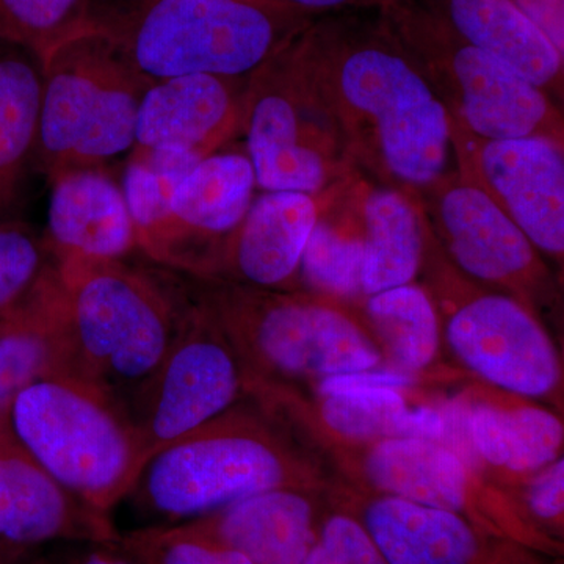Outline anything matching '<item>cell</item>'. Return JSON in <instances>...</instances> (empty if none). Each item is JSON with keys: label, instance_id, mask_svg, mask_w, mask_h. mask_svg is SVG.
Segmentation results:
<instances>
[{"label": "cell", "instance_id": "1", "mask_svg": "<svg viewBox=\"0 0 564 564\" xmlns=\"http://www.w3.org/2000/svg\"><path fill=\"white\" fill-rule=\"evenodd\" d=\"M315 18L296 55L333 111L352 165L419 193L447 173L451 118L413 55L373 10Z\"/></svg>", "mask_w": 564, "mask_h": 564}, {"label": "cell", "instance_id": "2", "mask_svg": "<svg viewBox=\"0 0 564 564\" xmlns=\"http://www.w3.org/2000/svg\"><path fill=\"white\" fill-rule=\"evenodd\" d=\"M55 256L77 375L129 414L176 336L187 285L124 261Z\"/></svg>", "mask_w": 564, "mask_h": 564}, {"label": "cell", "instance_id": "3", "mask_svg": "<svg viewBox=\"0 0 564 564\" xmlns=\"http://www.w3.org/2000/svg\"><path fill=\"white\" fill-rule=\"evenodd\" d=\"M314 20L278 0H137L98 18L148 85L193 74L247 79Z\"/></svg>", "mask_w": 564, "mask_h": 564}, {"label": "cell", "instance_id": "4", "mask_svg": "<svg viewBox=\"0 0 564 564\" xmlns=\"http://www.w3.org/2000/svg\"><path fill=\"white\" fill-rule=\"evenodd\" d=\"M10 423L29 454L99 513L110 516L143 470L131 415L79 375L29 386L11 404Z\"/></svg>", "mask_w": 564, "mask_h": 564}, {"label": "cell", "instance_id": "5", "mask_svg": "<svg viewBox=\"0 0 564 564\" xmlns=\"http://www.w3.org/2000/svg\"><path fill=\"white\" fill-rule=\"evenodd\" d=\"M35 159L51 182L99 169L133 147L141 98L151 87L96 22L41 63Z\"/></svg>", "mask_w": 564, "mask_h": 564}, {"label": "cell", "instance_id": "6", "mask_svg": "<svg viewBox=\"0 0 564 564\" xmlns=\"http://www.w3.org/2000/svg\"><path fill=\"white\" fill-rule=\"evenodd\" d=\"M378 13L421 66L448 118L481 139L564 143L554 99L521 74L478 50L419 0H381Z\"/></svg>", "mask_w": 564, "mask_h": 564}, {"label": "cell", "instance_id": "7", "mask_svg": "<svg viewBox=\"0 0 564 564\" xmlns=\"http://www.w3.org/2000/svg\"><path fill=\"white\" fill-rule=\"evenodd\" d=\"M195 280L188 285L193 296L258 369L325 380L380 366L377 345L336 304L236 282Z\"/></svg>", "mask_w": 564, "mask_h": 564}, {"label": "cell", "instance_id": "8", "mask_svg": "<svg viewBox=\"0 0 564 564\" xmlns=\"http://www.w3.org/2000/svg\"><path fill=\"white\" fill-rule=\"evenodd\" d=\"M295 475L291 454L265 426L229 410L152 456L129 496L174 524L295 486Z\"/></svg>", "mask_w": 564, "mask_h": 564}, {"label": "cell", "instance_id": "9", "mask_svg": "<svg viewBox=\"0 0 564 564\" xmlns=\"http://www.w3.org/2000/svg\"><path fill=\"white\" fill-rule=\"evenodd\" d=\"M293 40L248 77L240 132L259 188L317 195L356 166Z\"/></svg>", "mask_w": 564, "mask_h": 564}, {"label": "cell", "instance_id": "10", "mask_svg": "<svg viewBox=\"0 0 564 564\" xmlns=\"http://www.w3.org/2000/svg\"><path fill=\"white\" fill-rule=\"evenodd\" d=\"M422 267L447 307L448 344L474 373L518 395L544 397L554 391L562 369L541 323L508 293L474 291L445 261L426 217Z\"/></svg>", "mask_w": 564, "mask_h": 564}, {"label": "cell", "instance_id": "11", "mask_svg": "<svg viewBox=\"0 0 564 564\" xmlns=\"http://www.w3.org/2000/svg\"><path fill=\"white\" fill-rule=\"evenodd\" d=\"M245 381L239 352L187 285L170 350L129 411L143 469L163 448L232 410Z\"/></svg>", "mask_w": 564, "mask_h": 564}, {"label": "cell", "instance_id": "12", "mask_svg": "<svg viewBox=\"0 0 564 564\" xmlns=\"http://www.w3.org/2000/svg\"><path fill=\"white\" fill-rule=\"evenodd\" d=\"M452 154L462 180L480 188L538 251L564 252V143L481 139L451 120Z\"/></svg>", "mask_w": 564, "mask_h": 564}, {"label": "cell", "instance_id": "13", "mask_svg": "<svg viewBox=\"0 0 564 564\" xmlns=\"http://www.w3.org/2000/svg\"><path fill=\"white\" fill-rule=\"evenodd\" d=\"M415 196L456 269L507 289L524 306L543 288L540 252L480 188L447 172Z\"/></svg>", "mask_w": 564, "mask_h": 564}, {"label": "cell", "instance_id": "14", "mask_svg": "<svg viewBox=\"0 0 564 564\" xmlns=\"http://www.w3.org/2000/svg\"><path fill=\"white\" fill-rule=\"evenodd\" d=\"M254 170L242 152H215L182 177L169 215L139 248L152 261L209 276L223 245L254 199Z\"/></svg>", "mask_w": 564, "mask_h": 564}, {"label": "cell", "instance_id": "15", "mask_svg": "<svg viewBox=\"0 0 564 564\" xmlns=\"http://www.w3.org/2000/svg\"><path fill=\"white\" fill-rule=\"evenodd\" d=\"M109 514L77 499L24 447L0 414V544L40 551L47 544L117 543Z\"/></svg>", "mask_w": 564, "mask_h": 564}, {"label": "cell", "instance_id": "16", "mask_svg": "<svg viewBox=\"0 0 564 564\" xmlns=\"http://www.w3.org/2000/svg\"><path fill=\"white\" fill-rule=\"evenodd\" d=\"M243 77H172L141 98L133 151L173 150L196 161L221 150L242 128Z\"/></svg>", "mask_w": 564, "mask_h": 564}, {"label": "cell", "instance_id": "17", "mask_svg": "<svg viewBox=\"0 0 564 564\" xmlns=\"http://www.w3.org/2000/svg\"><path fill=\"white\" fill-rule=\"evenodd\" d=\"M322 193L265 192L252 199L209 276L263 291H281L299 274L307 239L322 209ZM202 280V278H199Z\"/></svg>", "mask_w": 564, "mask_h": 564}, {"label": "cell", "instance_id": "18", "mask_svg": "<svg viewBox=\"0 0 564 564\" xmlns=\"http://www.w3.org/2000/svg\"><path fill=\"white\" fill-rule=\"evenodd\" d=\"M77 375L57 263L20 306L0 317V414L29 386L54 375Z\"/></svg>", "mask_w": 564, "mask_h": 564}, {"label": "cell", "instance_id": "19", "mask_svg": "<svg viewBox=\"0 0 564 564\" xmlns=\"http://www.w3.org/2000/svg\"><path fill=\"white\" fill-rule=\"evenodd\" d=\"M51 184L46 239L54 252L122 261L139 248L121 187L104 166L63 173Z\"/></svg>", "mask_w": 564, "mask_h": 564}, {"label": "cell", "instance_id": "20", "mask_svg": "<svg viewBox=\"0 0 564 564\" xmlns=\"http://www.w3.org/2000/svg\"><path fill=\"white\" fill-rule=\"evenodd\" d=\"M419 2L464 41L510 66L551 98H562L564 54L513 0Z\"/></svg>", "mask_w": 564, "mask_h": 564}, {"label": "cell", "instance_id": "21", "mask_svg": "<svg viewBox=\"0 0 564 564\" xmlns=\"http://www.w3.org/2000/svg\"><path fill=\"white\" fill-rule=\"evenodd\" d=\"M185 522L254 564H303L317 536L313 503L295 486L252 494Z\"/></svg>", "mask_w": 564, "mask_h": 564}, {"label": "cell", "instance_id": "22", "mask_svg": "<svg viewBox=\"0 0 564 564\" xmlns=\"http://www.w3.org/2000/svg\"><path fill=\"white\" fill-rule=\"evenodd\" d=\"M367 181L352 172L322 192V209L304 247L299 274L304 284L332 300L362 295L364 195Z\"/></svg>", "mask_w": 564, "mask_h": 564}, {"label": "cell", "instance_id": "23", "mask_svg": "<svg viewBox=\"0 0 564 564\" xmlns=\"http://www.w3.org/2000/svg\"><path fill=\"white\" fill-rule=\"evenodd\" d=\"M364 527L388 564H474L480 540L456 511L384 496L364 514Z\"/></svg>", "mask_w": 564, "mask_h": 564}, {"label": "cell", "instance_id": "24", "mask_svg": "<svg viewBox=\"0 0 564 564\" xmlns=\"http://www.w3.org/2000/svg\"><path fill=\"white\" fill-rule=\"evenodd\" d=\"M362 295L410 284L422 270L425 215L415 193L367 181Z\"/></svg>", "mask_w": 564, "mask_h": 564}, {"label": "cell", "instance_id": "25", "mask_svg": "<svg viewBox=\"0 0 564 564\" xmlns=\"http://www.w3.org/2000/svg\"><path fill=\"white\" fill-rule=\"evenodd\" d=\"M366 473L386 496L456 513L469 502L466 463L454 451L433 441H380L367 456Z\"/></svg>", "mask_w": 564, "mask_h": 564}, {"label": "cell", "instance_id": "26", "mask_svg": "<svg viewBox=\"0 0 564 564\" xmlns=\"http://www.w3.org/2000/svg\"><path fill=\"white\" fill-rule=\"evenodd\" d=\"M0 50V221L9 220L39 140L41 68L28 52Z\"/></svg>", "mask_w": 564, "mask_h": 564}, {"label": "cell", "instance_id": "27", "mask_svg": "<svg viewBox=\"0 0 564 564\" xmlns=\"http://www.w3.org/2000/svg\"><path fill=\"white\" fill-rule=\"evenodd\" d=\"M470 444L478 458L511 473L543 469L558 458L564 430L556 415L543 408L470 406Z\"/></svg>", "mask_w": 564, "mask_h": 564}, {"label": "cell", "instance_id": "28", "mask_svg": "<svg viewBox=\"0 0 564 564\" xmlns=\"http://www.w3.org/2000/svg\"><path fill=\"white\" fill-rule=\"evenodd\" d=\"M366 317L397 366L417 372L440 348V317L426 289L410 282L367 296Z\"/></svg>", "mask_w": 564, "mask_h": 564}, {"label": "cell", "instance_id": "29", "mask_svg": "<svg viewBox=\"0 0 564 564\" xmlns=\"http://www.w3.org/2000/svg\"><path fill=\"white\" fill-rule=\"evenodd\" d=\"M98 22L91 0H0V41L43 63Z\"/></svg>", "mask_w": 564, "mask_h": 564}, {"label": "cell", "instance_id": "30", "mask_svg": "<svg viewBox=\"0 0 564 564\" xmlns=\"http://www.w3.org/2000/svg\"><path fill=\"white\" fill-rule=\"evenodd\" d=\"M413 408L391 388L352 389L329 393L322 417L340 436L355 441L393 440L413 434Z\"/></svg>", "mask_w": 564, "mask_h": 564}, {"label": "cell", "instance_id": "31", "mask_svg": "<svg viewBox=\"0 0 564 564\" xmlns=\"http://www.w3.org/2000/svg\"><path fill=\"white\" fill-rule=\"evenodd\" d=\"M117 544L135 564H254L188 522L133 530Z\"/></svg>", "mask_w": 564, "mask_h": 564}, {"label": "cell", "instance_id": "32", "mask_svg": "<svg viewBox=\"0 0 564 564\" xmlns=\"http://www.w3.org/2000/svg\"><path fill=\"white\" fill-rule=\"evenodd\" d=\"M55 263L46 237L24 223L0 221V317L29 299Z\"/></svg>", "mask_w": 564, "mask_h": 564}, {"label": "cell", "instance_id": "33", "mask_svg": "<svg viewBox=\"0 0 564 564\" xmlns=\"http://www.w3.org/2000/svg\"><path fill=\"white\" fill-rule=\"evenodd\" d=\"M181 180L139 159L129 158L121 191L131 215L137 245L165 220L173 193Z\"/></svg>", "mask_w": 564, "mask_h": 564}, {"label": "cell", "instance_id": "34", "mask_svg": "<svg viewBox=\"0 0 564 564\" xmlns=\"http://www.w3.org/2000/svg\"><path fill=\"white\" fill-rule=\"evenodd\" d=\"M303 564H388L366 527L350 516H333L315 536Z\"/></svg>", "mask_w": 564, "mask_h": 564}, {"label": "cell", "instance_id": "35", "mask_svg": "<svg viewBox=\"0 0 564 564\" xmlns=\"http://www.w3.org/2000/svg\"><path fill=\"white\" fill-rule=\"evenodd\" d=\"M534 478L527 496L530 510L543 521H558L564 510V463L555 459Z\"/></svg>", "mask_w": 564, "mask_h": 564}, {"label": "cell", "instance_id": "36", "mask_svg": "<svg viewBox=\"0 0 564 564\" xmlns=\"http://www.w3.org/2000/svg\"><path fill=\"white\" fill-rule=\"evenodd\" d=\"M40 564H135L117 543L58 544Z\"/></svg>", "mask_w": 564, "mask_h": 564}, {"label": "cell", "instance_id": "37", "mask_svg": "<svg viewBox=\"0 0 564 564\" xmlns=\"http://www.w3.org/2000/svg\"><path fill=\"white\" fill-rule=\"evenodd\" d=\"M414 383L408 373L389 372V370H364V372L339 375V377L325 378L318 386L322 395L329 393L352 391V389L391 388L402 391Z\"/></svg>", "mask_w": 564, "mask_h": 564}, {"label": "cell", "instance_id": "38", "mask_svg": "<svg viewBox=\"0 0 564 564\" xmlns=\"http://www.w3.org/2000/svg\"><path fill=\"white\" fill-rule=\"evenodd\" d=\"M522 13L564 54V0H513Z\"/></svg>", "mask_w": 564, "mask_h": 564}, {"label": "cell", "instance_id": "39", "mask_svg": "<svg viewBox=\"0 0 564 564\" xmlns=\"http://www.w3.org/2000/svg\"><path fill=\"white\" fill-rule=\"evenodd\" d=\"M300 13L318 18L344 11L377 10L381 0H278Z\"/></svg>", "mask_w": 564, "mask_h": 564}, {"label": "cell", "instance_id": "40", "mask_svg": "<svg viewBox=\"0 0 564 564\" xmlns=\"http://www.w3.org/2000/svg\"><path fill=\"white\" fill-rule=\"evenodd\" d=\"M41 552L0 544V564H40Z\"/></svg>", "mask_w": 564, "mask_h": 564}]
</instances>
